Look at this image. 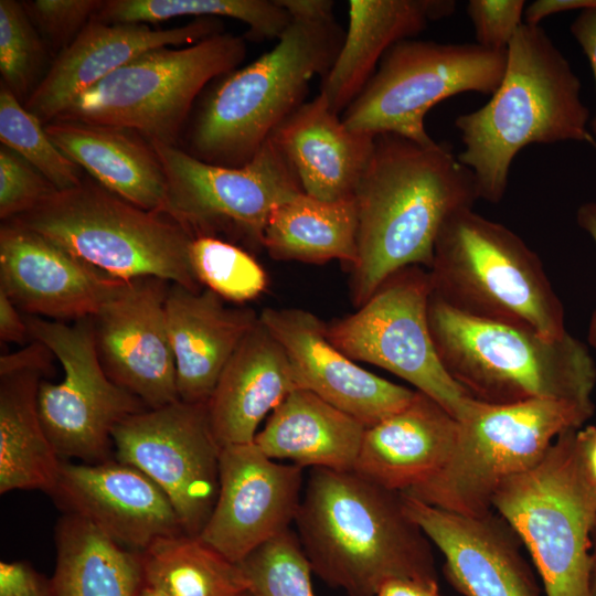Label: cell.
Segmentation results:
<instances>
[{
  "instance_id": "cell-1",
  "label": "cell",
  "mask_w": 596,
  "mask_h": 596,
  "mask_svg": "<svg viewBox=\"0 0 596 596\" xmlns=\"http://www.w3.org/2000/svg\"><path fill=\"white\" fill-rule=\"evenodd\" d=\"M479 199L475 177L447 143L375 136L372 156L354 193L358 258L351 298L359 308L392 275L411 266L429 269L438 233L455 212Z\"/></svg>"
},
{
  "instance_id": "cell-2",
  "label": "cell",
  "mask_w": 596,
  "mask_h": 596,
  "mask_svg": "<svg viewBox=\"0 0 596 596\" xmlns=\"http://www.w3.org/2000/svg\"><path fill=\"white\" fill-rule=\"evenodd\" d=\"M312 573L348 596L396 578L437 582L432 543L401 491L355 470L311 468L294 521Z\"/></svg>"
},
{
  "instance_id": "cell-3",
  "label": "cell",
  "mask_w": 596,
  "mask_h": 596,
  "mask_svg": "<svg viewBox=\"0 0 596 596\" xmlns=\"http://www.w3.org/2000/svg\"><path fill=\"white\" fill-rule=\"evenodd\" d=\"M589 110L568 61L540 25L523 23L507 49L502 81L482 107L455 125L479 199L500 202L515 156L532 143L590 140Z\"/></svg>"
},
{
  "instance_id": "cell-4",
  "label": "cell",
  "mask_w": 596,
  "mask_h": 596,
  "mask_svg": "<svg viewBox=\"0 0 596 596\" xmlns=\"http://www.w3.org/2000/svg\"><path fill=\"white\" fill-rule=\"evenodd\" d=\"M428 323L444 368L475 400L503 405L552 398L595 407L596 363L587 345L568 332L551 338L471 317L433 294Z\"/></svg>"
},
{
  "instance_id": "cell-5",
  "label": "cell",
  "mask_w": 596,
  "mask_h": 596,
  "mask_svg": "<svg viewBox=\"0 0 596 596\" xmlns=\"http://www.w3.org/2000/svg\"><path fill=\"white\" fill-rule=\"evenodd\" d=\"M344 32L331 20L292 19L277 44L251 64L226 74L204 102L192 129V153L209 163L249 162L324 76Z\"/></svg>"
},
{
  "instance_id": "cell-6",
  "label": "cell",
  "mask_w": 596,
  "mask_h": 596,
  "mask_svg": "<svg viewBox=\"0 0 596 596\" xmlns=\"http://www.w3.org/2000/svg\"><path fill=\"white\" fill-rule=\"evenodd\" d=\"M433 295L471 317L561 338L563 304L539 255L513 231L466 207L441 226L434 247Z\"/></svg>"
},
{
  "instance_id": "cell-7",
  "label": "cell",
  "mask_w": 596,
  "mask_h": 596,
  "mask_svg": "<svg viewBox=\"0 0 596 596\" xmlns=\"http://www.w3.org/2000/svg\"><path fill=\"white\" fill-rule=\"evenodd\" d=\"M119 280L160 278L192 291L204 287L190 259L193 235L166 213L141 209L94 181L56 190L9 220Z\"/></svg>"
},
{
  "instance_id": "cell-8",
  "label": "cell",
  "mask_w": 596,
  "mask_h": 596,
  "mask_svg": "<svg viewBox=\"0 0 596 596\" xmlns=\"http://www.w3.org/2000/svg\"><path fill=\"white\" fill-rule=\"evenodd\" d=\"M594 409L552 398L503 405L476 400L458 421L456 445L445 466L403 493L446 511L482 517L492 511L503 481L536 466L558 435L581 428Z\"/></svg>"
},
{
  "instance_id": "cell-9",
  "label": "cell",
  "mask_w": 596,
  "mask_h": 596,
  "mask_svg": "<svg viewBox=\"0 0 596 596\" xmlns=\"http://www.w3.org/2000/svg\"><path fill=\"white\" fill-rule=\"evenodd\" d=\"M575 429L558 435L536 466L503 481L492 499L530 552L545 596H592L596 493L575 453Z\"/></svg>"
},
{
  "instance_id": "cell-10",
  "label": "cell",
  "mask_w": 596,
  "mask_h": 596,
  "mask_svg": "<svg viewBox=\"0 0 596 596\" xmlns=\"http://www.w3.org/2000/svg\"><path fill=\"white\" fill-rule=\"evenodd\" d=\"M245 56V40L224 32L147 51L82 93L55 120L131 130L149 143L175 146L200 92Z\"/></svg>"
},
{
  "instance_id": "cell-11",
  "label": "cell",
  "mask_w": 596,
  "mask_h": 596,
  "mask_svg": "<svg viewBox=\"0 0 596 596\" xmlns=\"http://www.w3.org/2000/svg\"><path fill=\"white\" fill-rule=\"evenodd\" d=\"M507 51L477 43H438L407 39L393 45L360 95L343 111L352 130L393 134L429 146L426 114L462 93L492 95L500 85Z\"/></svg>"
},
{
  "instance_id": "cell-12",
  "label": "cell",
  "mask_w": 596,
  "mask_h": 596,
  "mask_svg": "<svg viewBox=\"0 0 596 596\" xmlns=\"http://www.w3.org/2000/svg\"><path fill=\"white\" fill-rule=\"evenodd\" d=\"M432 294L428 270L406 267L389 277L354 313L326 323V332L353 361L390 371L461 421L476 400L438 356L428 323Z\"/></svg>"
},
{
  "instance_id": "cell-13",
  "label": "cell",
  "mask_w": 596,
  "mask_h": 596,
  "mask_svg": "<svg viewBox=\"0 0 596 596\" xmlns=\"http://www.w3.org/2000/svg\"><path fill=\"white\" fill-rule=\"evenodd\" d=\"M33 340L58 360L63 377L43 379L38 407L43 428L61 458L98 464L114 457L113 433L127 417L147 406L117 385L98 356L92 317L73 324L24 315Z\"/></svg>"
},
{
  "instance_id": "cell-14",
  "label": "cell",
  "mask_w": 596,
  "mask_h": 596,
  "mask_svg": "<svg viewBox=\"0 0 596 596\" xmlns=\"http://www.w3.org/2000/svg\"><path fill=\"white\" fill-rule=\"evenodd\" d=\"M150 145L167 181L162 213L194 237L215 236L226 228L262 246L270 213L304 193L292 167L270 138L241 167L209 163L174 145Z\"/></svg>"
},
{
  "instance_id": "cell-15",
  "label": "cell",
  "mask_w": 596,
  "mask_h": 596,
  "mask_svg": "<svg viewBox=\"0 0 596 596\" xmlns=\"http://www.w3.org/2000/svg\"><path fill=\"white\" fill-rule=\"evenodd\" d=\"M114 457L153 480L170 499L184 533L198 536L214 508L220 454L206 403L178 400L146 408L113 433Z\"/></svg>"
},
{
  "instance_id": "cell-16",
  "label": "cell",
  "mask_w": 596,
  "mask_h": 596,
  "mask_svg": "<svg viewBox=\"0 0 596 596\" xmlns=\"http://www.w3.org/2000/svg\"><path fill=\"white\" fill-rule=\"evenodd\" d=\"M302 469L279 464L253 443L222 447L219 493L198 535L234 563L290 529L302 488Z\"/></svg>"
},
{
  "instance_id": "cell-17",
  "label": "cell",
  "mask_w": 596,
  "mask_h": 596,
  "mask_svg": "<svg viewBox=\"0 0 596 596\" xmlns=\"http://www.w3.org/2000/svg\"><path fill=\"white\" fill-rule=\"evenodd\" d=\"M170 284L155 277L126 280L92 317L107 375L147 408L179 400L166 315Z\"/></svg>"
},
{
  "instance_id": "cell-18",
  "label": "cell",
  "mask_w": 596,
  "mask_h": 596,
  "mask_svg": "<svg viewBox=\"0 0 596 596\" xmlns=\"http://www.w3.org/2000/svg\"><path fill=\"white\" fill-rule=\"evenodd\" d=\"M260 322L283 347L296 389L310 391L370 427L406 406L415 391L359 366L328 338L326 323L299 308H265Z\"/></svg>"
},
{
  "instance_id": "cell-19",
  "label": "cell",
  "mask_w": 596,
  "mask_h": 596,
  "mask_svg": "<svg viewBox=\"0 0 596 596\" xmlns=\"http://www.w3.org/2000/svg\"><path fill=\"white\" fill-rule=\"evenodd\" d=\"M45 236L6 221L0 228V289L23 312L50 320L95 316L123 283Z\"/></svg>"
},
{
  "instance_id": "cell-20",
  "label": "cell",
  "mask_w": 596,
  "mask_h": 596,
  "mask_svg": "<svg viewBox=\"0 0 596 596\" xmlns=\"http://www.w3.org/2000/svg\"><path fill=\"white\" fill-rule=\"evenodd\" d=\"M51 497L64 513L85 519L134 552L184 533L162 489L138 468L115 458L98 464L63 460Z\"/></svg>"
},
{
  "instance_id": "cell-21",
  "label": "cell",
  "mask_w": 596,
  "mask_h": 596,
  "mask_svg": "<svg viewBox=\"0 0 596 596\" xmlns=\"http://www.w3.org/2000/svg\"><path fill=\"white\" fill-rule=\"evenodd\" d=\"M403 497L408 515L443 553L445 577L460 594L541 596L521 540L496 511L469 517Z\"/></svg>"
},
{
  "instance_id": "cell-22",
  "label": "cell",
  "mask_w": 596,
  "mask_h": 596,
  "mask_svg": "<svg viewBox=\"0 0 596 596\" xmlns=\"http://www.w3.org/2000/svg\"><path fill=\"white\" fill-rule=\"evenodd\" d=\"M220 28L219 19L207 17L171 29L109 23L94 17L62 50L24 107L41 123H51L82 93L142 53L194 44L221 33Z\"/></svg>"
},
{
  "instance_id": "cell-23",
  "label": "cell",
  "mask_w": 596,
  "mask_h": 596,
  "mask_svg": "<svg viewBox=\"0 0 596 596\" xmlns=\"http://www.w3.org/2000/svg\"><path fill=\"white\" fill-rule=\"evenodd\" d=\"M179 400L207 403L231 356L258 322L249 308L227 307L214 291L170 284L166 302Z\"/></svg>"
},
{
  "instance_id": "cell-24",
  "label": "cell",
  "mask_w": 596,
  "mask_h": 596,
  "mask_svg": "<svg viewBox=\"0 0 596 596\" xmlns=\"http://www.w3.org/2000/svg\"><path fill=\"white\" fill-rule=\"evenodd\" d=\"M304 193L336 202L354 198L373 152L375 136L350 129L318 94L273 132Z\"/></svg>"
},
{
  "instance_id": "cell-25",
  "label": "cell",
  "mask_w": 596,
  "mask_h": 596,
  "mask_svg": "<svg viewBox=\"0 0 596 596\" xmlns=\"http://www.w3.org/2000/svg\"><path fill=\"white\" fill-rule=\"evenodd\" d=\"M459 422L439 403L416 391L400 411L366 427L354 470L390 490L404 492L448 461Z\"/></svg>"
},
{
  "instance_id": "cell-26",
  "label": "cell",
  "mask_w": 596,
  "mask_h": 596,
  "mask_svg": "<svg viewBox=\"0 0 596 596\" xmlns=\"http://www.w3.org/2000/svg\"><path fill=\"white\" fill-rule=\"evenodd\" d=\"M455 8L453 0L349 1L348 30L319 94L340 115L364 89L393 45L449 17Z\"/></svg>"
},
{
  "instance_id": "cell-27",
  "label": "cell",
  "mask_w": 596,
  "mask_h": 596,
  "mask_svg": "<svg viewBox=\"0 0 596 596\" xmlns=\"http://www.w3.org/2000/svg\"><path fill=\"white\" fill-rule=\"evenodd\" d=\"M295 389L283 347L258 320L231 356L206 403L220 446L253 443L260 422Z\"/></svg>"
},
{
  "instance_id": "cell-28",
  "label": "cell",
  "mask_w": 596,
  "mask_h": 596,
  "mask_svg": "<svg viewBox=\"0 0 596 596\" xmlns=\"http://www.w3.org/2000/svg\"><path fill=\"white\" fill-rule=\"evenodd\" d=\"M44 128L56 147L103 188L141 209L162 212L167 181L150 143L108 126L53 120Z\"/></svg>"
},
{
  "instance_id": "cell-29",
  "label": "cell",
  "mask_w": 596,
  "mask_h": 596,
  "mask_svg": "<svg viewBox=\"0 0 596 596\" xmlns=\"http://www.w3.org/2000/svg\"><path fill=\"white\" fill-rule=\"evenodd\" d=\"M365 429L315 393L295 389L270 413L254 444L274 460L349 471L354 470Z\"/></svg>"
},
{
  "instance_id": "cell-30",
  "label": "cell",
  "mask_w": 596,
  "mask_h": 596,
  "mask_svg": "<svg viewBox=\"0 0 596 596\" xmlns=\"http://www.w3.org/2000/svg\"><path fill=\"white\" fill-rule=\"evenodd\" d=\"M39 369L0 372V493L41 490L52 494L63 459L50 441L38 407Z\"/></svg>"
},
{
  "instance_id": "cell-31",
  "label": "cell",
  "mask_w": 596,
  "mask_h": 596,
  "mask_svg": "<svg viewBox=\"0 0 596 596\" xmlns=\"http://www.w3.org/2000/svg\"><path fill=\"white\" fill-rule=\"evenodd\" d=\"M52 596H138L145 583L141 554L85 519L64 513L55 529Z\"/></svg>"
},
{
  "instance_id": "cell-32",
  "label": "cell",
  "mask_w": 596,
  "mask_h": 596,
  "mask_svg": "<svg viewBox=\"0 0 596 596\" xmlns=\"http://www.w3.org/2000/svg\"><path fill=\"white\" fill-rule=\"evenodd\" d=\"M358 215L354 198L328 202L301 193L269 215L262 240L278 260L356 263Z\"/></svg>"
},
{
  "instance_id": "cell-33",
  "label": "cell",
  "mask_w": 596,
  "mask_h": 596,
  "mask_svg": "<svg viewBox=\"0 0 596 596\" xmlns=\"http://www.w3.org/2000/svg\"><path fill=\"white\" fill-rule=\"evenodd\" d=\"M140 554L145 583L169 596H241L247 592L240 564L199 536L162 538Z\"/></svg>"
},
{
  "instance_id": "cell-34",
  "label": "cell",
  "mask_w": 596,
  "mask_h": 596,
  "mask_svg": "<svg viewBox=\"0 0 596 596\" xmlns=\"http://www.w3.org/2000/svg\"><path fill=\"white\" fill-rule=\"evenodd\" d=\"M231 18L252 39H279L292 21L278 0H110L95 18L109 23H155L177 17Z\"/></svg>"
},
{
  "instance_id": "cell-35",
  "label": "cell",
  "mask_w": 596,
  "mask_h": 596,
  "mask_svg": "<svg viewBox=\"0 0 596 596\" xmlns=\"http://www.w3.org/2000/svg\"><path fill=\"white\" fill-rule=\"evenodd\" d=\"M0 140L42 173L56 190L74 188L84 180L82 168L56 147L40 119L3 84L0 88Z\"/></svg>"
},
{
  "instance_id": "cell-36",
  "label": "cell",
  "mask_w": 596,
  "mask_h": 596,
  "mask_svg": "<svg viewBox=\"0 0 596 596\" xmlns=\"http://www.w3.org/2000/svg\"><path fill=\"white\" fill-rule=\"evenodd\" d=\"M190 259L202 286L224 300L243 304L257 298L267 287L262 265L243 248L217 236L193 237Z\"/></svg>"
},
{
  "instance_id": "cell-37",
  "label": "cell",
  "mask_w": 596,
  "mask_h": 596,
  "mask_svg": "<svg viewBox=\"0 0 596 596\" xmlns=\"http://www.w3.org/2000/svg\"><path fill=\"white\" fill-rule=\"evenodd\" d=\"M238 564L251 596H315L311 566L290 529L262 544Z\"/></svg>"
},
{
  "instance_id": "cell-38",
  "label": "cell",
  "mask_w": 596,
  "mask_h": 596,
  "mask_svg": "<svg viewBox=\"0 0 596 596\" xmlns=\"http://www.w3.org/2000/svg\"><path fill=\"white\" fill-rule=\"evenodd\" d=\"M43 57V46L23 4L0 1V72L18 99L26 95Z\"/></svg>"
},
{
  "instance_id": "cell-39",
  "label": "cell",
  "mask_w": 596,
  "mask_h": 596,
  "mask_svg": "<svg viewBox=\"0 0 596 596\" xmlns=\"http://www.w3.org/2000/svg\"><path fill=\"white\" fill-rule=\"evenodd\" d=\"M56 191L34 167L6 146L0 148V217L12 220Z\"/></svg>"
},
{
  "instance_id": "cell-40",
  "label": "cell",
  "mask_w": 596,
  "mask_h": 596,
  "mask_svg": "<svg viewBox=\"0 0 596 596\" xmlns=\"http://www.w3.org/2000/svg\"><path fill=\"white\" fill-rule=\"evenodd\" d=\"M523 0H470L467 14L475 30L476 43L489 50L507 51L524 23Z\"/></svg>"
},
{
  "instance_id": "cell-41",
  "label": "cell",
  "mask_w": 596,
  "mask_h": 596,
  "mask_svg": "<svg viewBox=\"0 0 596 596\" xmlns=\"http://www.w3.org/2000/svg\"><path fill=\"white\" fill-rule=\"evenodd\" d=\"M100 0H36L23 6L36 25L56 43H71L103 7Z\"/></svg>"
},
{
  "instance_id": "cell-42",
  "label": "cell",
  "mask_w": 596,
  "mask_h": 596,
  "mask_svg": "<svg viewBox=\"0 0 596 596\" xmlns=\"http://www.w3.org/2000/svg\"><path fill=\"white\" fill-rule=\"evenodd\" d=\"M0 596H52L51 582L25 561H1Z\"/></svg>"
},
{
  "instance_id": "cell-43",
  "label": "cell",
  "mask_w": 596,
  "mask_h": 596,
  "mask_svg": "<svg viewBox=\"0 0 596 596\" xmlns=\"http://www.w3.org/2000/svg\"><path fill=\"white\" fill-rule=\"evenodd\" d=\"M570 30L589 62L596 87V7L579 11ZM589 126L596 135V110Z\"/></svg>"
},
{
  "instance_id": "cell-44",
  "label": "cell",
  "mask_w": 596,
  "mask_h": 596,
  "mask_svg": "<svg viewBox=\"0 0 596 596\" xmlns=\"http://www.w3.org/2000/svg\"><path fill=\"white\" fill-rule=\"evenodd\" d=\"M0 338L2 342L26 345L33 341L24 315L0 289Z\"/></svg>"
},
{
  "instance_id": "cell-45",
  "label": "cell",
  "mask_w": 596,
  "mask_h": 596,
  "mask_svg": "<svg viewBox=\"0 0 596 596\" xmlns=\"http://www.w3.org/2000/svg\"><path fill=\"white\" fill-rule=\"evenodd\" d=\"M574 447L584 476L596 493V426L575 429Z\"/></svg>"
},
{
  "instance_id": "cell-46",
  "label": "cell",
  "mask_w": 596,
  "mask_h": 596,
  "mask_svg": "<svg viewBox=\"0 0 596 596\" xmlns=\"http://www.w3.org/2000/svg\"><path fill=\"white\" fill-rule=\"evenodd\" d=\"M292 19L331 20L333 2L330 0H278Z\"/></svg>"
},
{
  "instance_id": "cell-47",
  "label": "cell",
  "mask_w": 596,
  "mask_h": 596,
  "mask_svg": "<svg viewBox=\"0 0 596 596\" xmlns=\"http://www.w3.org/2000/svg\"><path fill=\"white\" fill-rule=\"evenodd\" d=\"M377 596H443L437 582L396 578L384 583Z\"/></svg>"
},
{
  "instance_id": "cell-48",
  "label": "cell",
  "mask_w": 596,
  "mask_h": 596,
  "mask_svg": "<svg viewBox=\"0 0 596 596\" xmlns=\"http://www.w3.org/2000/svg\"><path fill=\"white\" fill-rule=\"evenodd\" d=\"M576 222L596 245V200L583 203L576 212ZM588 343L596 349V308L593 311L587 331Z\"/></svg>"
},
{
  "instance_id": "cell-49",
  "label": "cell",
  "mask_w": 596,
  "mask_h": 596,
  "mask_svg": "<svg viewBox=\"0 0 596 596\" xmlns=\"http://www.w3.org/2000/svg\"><path fill=\"white\" fill-rule=\"evenodd\" d=\"M593 551L590 553V595L596 596V524L593 531Z\"/></svg>"
},
{
  "instance_id": "cell-50",
  "label": "cell",
  "mask_w": 596,
  "mask_h": 596,
  "mask_svg": "<svg viewBox=\"0 0 596 596\" xmlns=\"http://www.w3.org/2000/svg\"><path fill=\"white\" fill-rule=\"evenodd\" d=\"M138 596H169L166 593L143 583L142 587L140 588Z\"/></svg>"
},
{
  "instance_id": "cell-51",
  "label": "cell",
  "mask_w": 596,
  "mask_h": 596,
  "mask_svg": "<svg viewBox=\"0 0 596 596\" xmlns=\"http://www.w3.org/2000/svg\"><path fill=\"white\" fill-rule=\"evenodd\" d=\"M241 596H251L248 592H245L244 594H242Z\"/></svg>"
}]
</instances>
